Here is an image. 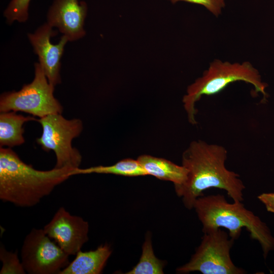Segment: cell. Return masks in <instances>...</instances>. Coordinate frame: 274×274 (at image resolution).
Returning <instances> with one entry per match:
<instances>
[{"instance_id":"cell-1","label":"cell","mask_w":274,"mask_h":274,"mask_svg":"<svg viewBox=\"0 0 274 274\" xmlns=\"http://www.w3.org/2000/svg\"><path fill=\"white\" fill-rule=\"evenodd\" d=\"M227 151L222 146L193 141L184 151L182 165L188 170L186 181L175 186L185 207L192 209L196 199L211 188L225 190L234 202L243 201L245 189L239 175L226 168Z\"/></svg>"},{"instance_id":"cell-2","label":"cell","mask_w":274,"mask_h":274,"mask_svg":"<svg viewBox=\"0 0 274 274\" xmlns=\"http://www.w3.org/2000/svg\"><path fill=\"white\" fill-rule=\"evenodd\" d=\"M74 168L40 170L22 161L10 148H0V199L20 207H31L72 176Z\"/></svg>"},{"instance_id":"cell-3","label":"cell","mask_w":274,"mask_h":274,"mask_svg":"<svg viewBox=\"0 0 274 274\" xmlns=\"http://www.w3.org/2000/svg\"><path fill=\"white\" fill-rule=\"evenodd\" d=\"M242 202L229 203L220 194L202 195L196 199L193 208L202 225V231L223 227L235 241L245 228L251 238L260 244L266 259L269 252L274 250V237L267 225Z\"/></svg>"},{"instance_id":"cell-4","label":"cell","mask_w":274,"mask_h":274,"mask_svg":"<svg viewBox=\"0 0 274 274\" xmlns=\"http://www.w3.org/2000/svg\"><path fill=\"white\" fill-rule=\"evenodd\" d=\"M236 81H244L252 85L255 93L260 92L265 100L267 95L265 88L267 85L262 82L259 72L251 63H230L215 59L201 77L190 85L182 102L189 122L195 125L197 110L195 106L203 95L216 94L225 89L228 85Z\"/></svg>"},{"instance_id":"cell-5","label":"cell","mask_w":274,"mask_h":274,"mask_svg":"<svg viewBox=\"0 0 274 274\" xmlns=\"http://www.w3.org/2000/svg\"><path fill=\"white\" fill-rule=\"evenodd\" d=\"M32 81L18 91L4 92L0 97V112H23L43 118L61 114L63 107L54 97V86L50 84L39 62H36Z\"/></svg>"},{"instance_id":"cell-6","label":"cell","mask_w":274,"mask_h":274,"mask_svg":"<svg viewBox=\"0 0 274 274\" xmlns=\"http://www.w3.org/2000/svg\"><path fill=\"white\" fill-rule=\"evenodd\" d=\"M199 246L188 262L178 267V273L199 271L203 274H244L246 271L233 263L230 255L234 240L220 228L202 231Z\"/></svg>"},{"instance_id":"cell-7","label":"cell","mask_w":274,"mask_h":274,"mask_svg":"<svg viewBox=\"0 0 274 274\" xmlns=\"http://www.w3.org/2000/svg\"><path fill=\"white\" fill-rule=\"evenodd\" d=\"M42 127L41 136L37 143L46 151H53L56 162L54 167L79 168L82 161L79 151L72 147L74 139L83 130V123L79 119L68 120L61 114H52L37 120Z\"/></svg>"},{"instance_id":"cell-8","label":"cell","mask_w":274,"mask_h":274,"mask_svg":"<svg viewBox=\"0 0 274 274\" xmlns=\"http://www.w3.org/2000/svg\"><path fill=\"white\" fill-rule=\"evenodd\" d=\"M65 253L43 229L33 228L21 249V261L29 274H59L70 263Z\"/></svg>"},{"instance_id":"cell-9","label":"cell","mask_w":274,"mask_h":274,"mask_svg":"<svg viewBox=\"0 0 274 274\" xmlns=\"http://www.w3.org/2000/svg\"><path fill=\"white\" fill-rule=\"evenodd\" d=\"M43 229L69 256L76 255L89 239L88 223L64 207L58 209Z\"/></svg>"},{"instance_id":"cell-10","label":"cell","mask_w":274,"mask_h":274,"mask_svg":"<svg viewBox=\"0 0 274 274\" xmlns=\"http://www.w3.org/2000/svg\"><path fill=\"white\" fill-rule=\"evenodd\" d=\"M56 34L57 32L47 22L39 26L33 33L27 34L34 52L38 56L39 62L49 83L54 87L61 83L60 60L64 46L68 42L67 38L62 35L57 44H52L51 38Z\"/></svg>"},{"instance_id":"cell-11","label":"cell","mask_w":274,"mask_h":274,"mask_svg":"<svg viewBox=\"0 0 274 274\" xmlns=\"http://www.w3.org/2000/svg\"><path fill=\"white\" fill-rule=\"evenodd\" d=\"M87 5L79 0H54L47 13V23L55 27L68 41H75L86 34L85 20Z\"/></svg>"},{"instance_id":"cell-12","label":"cell","mask_w":274,"mask_h":274,"mask_svg":"<svg viewBox=\"0 0 274 274\" xmlns=\"http://www.w3.org/2000/svg\"><path fill=\"white\" fill-rule=\"evenodd\" d=\"M112 252L108 244L101 245L94 250H80L75 259L59 274L101 273Z\"/></svg>"},{"instance_id":"cell-13","label":"cell","mask_w":274,"mask_h":274,"mask_svg":"<svg viewBox=\"0 0 274 274\" xmlns=\"http://www.w3.org/2000/svg\"><path fill=\"white\" fill-rule=\"evenodd\" d=\"M137 160L147 175L172 182L175 186L183 184L187 179L188 170L182 165H179L166 159L147 154L140 156Z\"/></svg>"},{"instance_id":"cell-14","label":"cell","mask_w":274,"mask_h":274,"mask_svg":"<svg viewBox=\"0 0 274 274\" xmlns=\"http://www.w3.org/2000/svg\"><path fill=\"white\" fill-rule=\"evenodd\" d=\"M38 119L30 116H24L14 111L3 112L0 114V146L11 148L23 144L24 123Z\"/></svg>"},{"instance_id":"cell-15","label":"cell","mask_w":274,"mask_h":274,"mask_svg":"<svg viewBox=\"0 0 274 274\" xmlns=\"http://www.w3.org/2000/svg\"><path fill=\"white\" fill-rule=\"evenodd\" d=\"M93 173L112 174L126 177L147 175L146 171L137 159L126 158L109 166L99 165L86 168H77L73 171L72 176Z\"/></svg>"},{"instance_id":"cell-16","label":"cell","mask_w":274,"mask_h":274,"mask_svg":"<svg viewBox=\"0 0 274 274\" xmlns=\"http://www.w3.org/2000/svg\"><path fill=\"white\" fill-rule=\"evenodd\" d=\"M165 261L158 259L154 254L151 234L148 232L142 246L139 262L126 274H162Z\"/></svg>"},{"instance_id":"cell-17","label":"cell","mask_w":274,"mask_h":274,"mask_svg":"<svg viewBox=\"0 0 274 274\" xmlns=\"http://www.w3.org/2000/svg\"><path fill=\"white\" fill-rule=\"evenodd\" d=\"M31 0H11L4 12L6 22L11 25L15 21L26 22L28 18V7Z\"/></svg>"},{"instance_id":"cell-18","label":"cell","mask_w":274,"mask_h":274,"mask_svg":"<svg viewBox=\"0 0 274 274\" xmlns=\"http://www.w3.org/2000/svg\"><path fill=\"white\" fill-rule=\"evenodd\" d=\"M0 260L2 262L1 274L26 273L17 252L8 251L2 245L0 248Z\"/></svg>"},{"instance_id":"cell-19","label":"cell","mask_w":274,"mask_h":274,"mask_svg":"<svg viewBox=\"0 0 274 274\" xmlns=\"http://www.w3.org/2000/svg\"><path fill=\"white\" fill-rule=\"evenodd\" d=\"M172 3L184 1L189 3L201 5L205 7L214 15L218 16L220 14L222 8L225 6L224 0H169Z\"/></svg>"},{"instance_id":"cell-20","label":"cell","mask_w":274,"mask_h":274,"mask_svg":"<svg viewBox=\"0 0 274 274\" xmlns=\"http://www.w3.org/2000/svg\"><path fill=\"white\" fill-rule=\"evenodd\" d=\"M258 198L268 212L274 213V193H263L258 196Z\"/></svg>"}]
</instances>
